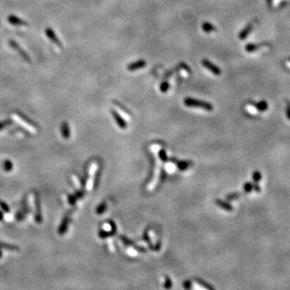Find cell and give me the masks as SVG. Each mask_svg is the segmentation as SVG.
Segmentation results:
<instances>
[{"instance_id": "obj_1", "label": "cell", "mask_w": 290, "mask_h": 290, "mask_svg": "<svg viewBox=\"0 0 290 290\" xmlns=\"http://www.w3.org/2000/svg\"><path fill=\"white\" fill-rule=\"evenodd\" d=\"M185 106L188 107H196V108H201L206 111H213L214 106L209 102L202 101V100L196 99L193 97H186L184 100Z\"/></svg>"}, {"instance_id": "obj_2", "label": "cell", "mask_w": 290, "mask_h": 290, "mask_svg": "<svg viewBox=\"0 0 290 290\" xmlns=\"http://www.w3.org/2000/svg\"><path fill=\"white\" fill-rule=\"evenodd\" d=\"M13 119L31 132L36 133L37 132L36 124H34V122L32 121L30 119H28L24 114L20 112H15L13 115Z\"/></svg>"}, {"instance_id": "obj_3", "label": "cell", "mask_w": 290, "mask_h": 290, "mask_svg": "<svg viewBox=\"0 0 290 290\" xmlns=\"http://www.w3.org/2000/svg\"><path fill=\"white\" fill-rule=\"evenodd\" d=\"M9 45H10V47H11L12 49L15 50V52H17L18 54L20 55L22 58L24 59V61H27V62H28V63L32 62V59H31L30 56H29V55H28V53H27V52H25V51H24L21 47H20V44H19L17 42L15 41V40H10V41H9Z\"/></svg>"}, {"instance_id": "obj_4", "label": "cell", "mask_w": 290, "mask_h": 290, "mask_svg": "<svg viewBox=\"0 0 290 290\" xmlns=\"http://www.w3.org/2000/svg\"><path fill=\"white\" fill-rule=\"evenodd\" d=\"M160 161L158 160V158L156 157V167H155V171H154V176L153 177H152V181L150 182L149 184L147 185V190H152L155 186H156V185L157 184V182H158L159 177H160Z\"/></svg>"}, {"instance_id": "obj_5", "label": "cell", "mask_w": 290, "mask_h": 290, "mask_svg": "<svg viewBox=\"0 0 290 290\" xmlns=\"http://www.w3.org/2000/svg\"><path fill=\"white\" fill-rule=\"evenodd\" d=\"M31 201L32 203V206H34L36 213H35V221L37 223H40L42 222V217L40 214V201L38 198V196L36 194H32L31 196Z\"/></svg>"}, {"instance_id": "obj_6", "label": "cell", "mask_w": 290, "mask_h": 290, "mask_svg": "<svg viewBox=\"0 0 290 290\" xmlns=\"http://www.w3.org/2000/svg\"><path fill=\"white\" fill-rule=\"evenodd\" d=\"M201 65H203V67H205L206 69H208L210 73H212L214 75H216V76L221 75V69H220L219 66H217L216 65H214L213 62L207 60V59H202V60H201Z\"/></svg>"}, {"instance_id": "obj_7", "label": "cell", "mask_w": 290, "mask_h": 290, "mask_svg": "<svg viewBox=\"0 0 290 290\" xmlns=\"http://www.w3.org/2000/svg\"><path fill=\"white\" fill-rule=\"evenodd\" d=\"M45 35L47 36L48 39H49L50 41H52V43L55 44L57 47L59 48H62V43L61 42V40H59V38L57 37V36L56 35L55 32L52 30L51 28H47L45 29Z\"/></svg>"}, {"instance_id": "obj_8", "label": "cell", "mask_w": 290, "mask_h": 290, "mask_svg": "<svg viewBox=\"0 0 290 290\" xmlns=\"http://www.w3.org/2000/svg\"><path fill=\"white\" fill-rule=\"evenodd\" d=\"M111 115H112L113 118H114V119L116 121V124H118L119 128H121V129H126L127 127H128V124L126 123L125 119L122 117L121 115H119V113L115 111V110H111Z\"/></svg>"}, {"instance_id": "obj_9", "label": "cell", "mask_w": 290, "mask_h": 290, "mask_svg": "<svg viewBox=\"0 0 290 290\" xmlns=\"http://www.w3.org/2000/svg\"><path fill=\"white\" fill-rule=\"evenodd\" d=\"M146 65H147L146 61L143 60V59H140V60H138V61H134V62L129 64L128 65V70L131 72L135 71V70H138V69H143Z\"/></svg>"}, {"instance_id": "obj_10", "label": "cell", "mask_w": 290, "mask_h": 290, "mask_svg": "<svg viewBox=\"0 0 290 290\" xmlns=\"http://www.w3.org/2000/svg\"><path fill=\"white\" fill-rule=\"evenodd\" d=\"M7 21L15 26H27V25H28V22L14 15H9L8 18H7Z\"/></svg>"}, {"instance_id": "obj_11", "label": "cell", "mask_w": 290, "mask_h": 290, "mask_svg": "<svg viewBox=\"0 0 290 290\" xmlns=\"http://www.w3.org/2000/svg\"><path fill=\"white\" fill-rule=\"evenodd\" d=\"M253 28H254V24H252V23L249 24L248 25H247V27H245V28L241 31L240 33L238 34V38H239L241 40H245L247 36H248L249 34L251 32V31L253 30Z\"/></svg>"}, {"instance_id": "obj_12", "label": "cell", "mask_w": 290, "mask_h": 290, "mask_svg": "<svg viewBox=\"0 0 290 290\" xmlns=\"http://www.w3.org/2000/svg\"><path fill=\"white\" fill-rule=\"evenodd\" d=\"M264 46H265L264 44H247V45L245 46V50L247 52H254Z\"/></svg>"}, {"instance_id": "obj_13", "label": "cell", "mask_w": 290, "mask_h": 290, "mask_svg": "<svg viewBox=\"0 0 290 290\" xmlns=\"http://www.w3.org/2000/svg\"><path fill=\"white\" fill-rule=\"evenodd\" d=\"M61 135L65 139H68L70 137V130L67 122H63L61 124Z\"/></svg>"}, {"instance_id": "obj_14", "label": "cell", "mask_w": 290, "mask_h": 290, "mask_svg": "<svg viewBox=\"0 0 290 290\" xmlns=\"http://www.w3.org/2000/svg\"><path fill=\"white\" fill-rule=\"evenodd\" d=\"M201 28L206 33L214 32L217 30L216 27L214 26V24H211V23H210V22H204L202 25H201Z\"/></svg>"}, {"instance_id": "obj_15", "label": "cell", "mask_w": 290, "mask_h": 290, "mask_svg": "<svg viewBox=\"0 0 290 290\" xmlns=\"http://www.w3.org/2000/svg\"><path fill=\"white\" fill-rule=\"evenodd\" d=\"M69 218H68V217H65V218H64L62 223H61V226H60V227H59V230H58L59 235H64L65 232H66V231H67V229H68V225H69Z\"/></svg>"}, {"instance_id": "obj_16", "label": "cell", "mask_w": 290, "mask_h": 290, "mask_svg": "<svg viewBox=\"0 0 290 290\" xmlns=\"http://www.w3.org/2000/svg\"><path fill=\"white\" fill-rule=\"evenodd\" d=\"M253 106H255V108H256L257 111H265L269 108V105H268L266 101H260V102H259L254 103Z\"/></svg>"}, {"instance_id": "obj_17", "label": "cell", "mask_w": 290, "mask_h": 290, "mask_svg": "<svg viewBox=\"0 0 290 290\" xmlns=\"http://www.w3.org/2000/svg\"><path fill=\"white\" fill-rule=\"evenodd\" d=\"M215 203L219 206L223 208V210H227V211H231V210H233V207H232L229 203H227V202H226V201H222V200L220 199H216L215 200Z\"/></svg>"}, {"instance_id": "obj_18", "label": "cell", "mask_w": 290, "mask_h": 290, "mask_svg": "<svg viewBox=\"0 0 290 290\" xmlns=\"http://www.w3.org/2000/svg\"><path fill=\"white\" fill-rule=\"evenodd\" d=\"M115 232H116V230H111V231H101L98 233V236H99L100 238H107V237H110V236H112L115 234Z\"/></svg>"}, {"instance_id": "obj_19", "label": "cell", "mask_w": 290, "mask_h": 290, "mask_svg": "<svg viewBox=\"0 0 290 290\" xmlns=\"http://www.w3.org/2000/svg\"><path fill=\"white\" fill-rule=\"evenodd\" d=\"M0 248L1 249H6L10 251H20V248L16 246H13V245L10 244H5V243H0Z\"/></svg>"}, {"instance_id": "obj_20", "label": "cell", "mask_w": 290, "mask_h": 290, "mask_svg": "<svg viewBox=\"0 0 290 290\" xmlns=\"http://www.w3.org/2000/svg\"><path fill=\"white\" fill-rule=\"evenodd\" d=\"M11 124H13V120L11 119H6V120L1 121L0 122V131L3 130L5 128L11 126Z\"/></svg>"}, {"instance_id": "obj_21", "label": "cell", "mask_w": 290, "mask_h": 290, "mask_svg": "<svg viewBox=\"0 0 290 290\" xmlns=\"http://www.w3.org/2000/svg\"><path fill=\"white\" fill-rule=\"evenodd\" d=\"M169 83L168 82H163L160 86V92H162V93H167L169 90Z\"/></svg>"}, {"instance_id": "obj_22", "label": "cell", "mask_w": 290, "mask_h": 290, "mask_svg": "<svg viewBox=\"0 0 290 290\" xmlns=\"http://www.w3.org/2000/svg\"><path fill=\"white\" fill-rule=\"evenodd\" d=\"M177 165V168L180 170H185V169H188L190 163L185 162V161H178Z\"/></svg>"}, {"instance_id": "obj_23", "label": "cell", "mask_w": 290, "mask_h": 290, "mask_svg": "<svg viewBox=\"0 0 290 290\" xmlns=\"http://www.w3.org/2000/svg\"><path fill=\"white\" fill-rule=\"evenodd\" d=\"M106 202H102L101 205H99V206L97 208V210H96V214H103V212L105 210H106Z\"/></svg>"}, {"instance_id": "obj_24", "label": "cell", "mask_w": 290, "mask_h": 290, "mask_svg": "<svg viewBox=\"0 0 290 290\" xmlns=\"http://www.w3.org/2000/svg\"><path fill=\"white\" fill-rule=\"evenodd\" d=\"M13 168V165L10 160H5L4 165H3V169L6 172H10Z\"/></svg>"}, {"instance_id": "obj_25", "label": "cell", "mask_w": 290, "mask_h": 290, "mask_svg": "<svg viewBox=\"0 0 290 290\" xmlns=\"http://www.w3.org/2000/svg\"><path fill=\"white\" fill-rule=\"evenodd\" d=\"M114 103H115V106H117L119 109H121V111H124V112L127 115H130L131 113L130 111H128V109H127L124 106H123L120 102H119L118 101H114Z\"/></svg>"}, {"instance_id": "obj_26", "label": "cell", "mask_w": 290, "mask_h": 290, "mask_svg": "<svg viewBox=\"0 0 290 290\" xmlns=\"http://www.w3.org/2000/svg\"><path fill=\"white\" fill-rule=\"evenodd\" d=\"M196 281H197V283L198 284H200V285L201 286V288H207V289H214V288H213V287H211L210 285L207 284V283H206V282L202 281L201 280L196 279Z\"/></svg>"}, {"instance_id": "obj_27", "label": "cell", "mask_w": 290, "mask_h": 290, "mask_svg": "<svg viewBox=\"0 0 290 290\" xmlns=\"http://www.w3.org/2000/svg\"><path fill=\"white\" fill-rule=\"evenodd\" d=\"M243 189H244L245 192L250 193V192L253 189V185L250 183V182H247V183H245V184L243 185Z\"/></svg>"}, {"instance_id": "obj_28", "label": "cell", "mask_w": 290, "mask_h": 290, "mask_svg": "<svg viewBox=\"0 0 290 290\" xmlns=\"http://www.w3.org/2000/svg\"><path fill=\"white\" fill-rule=\"evenodd\" d=\"M252 177H253L254 181L257 183L261 180V173H260L259 171H255L253 173V176H252Z\"/></svg>"}, {"instance_id": "obj_29", "label": "cell", "mask_w": 290, "mask_h": 290, "mask_svg": "<svg viewBox=\"0 0 290 290\" xmlns=\"http://www.w3.org/2000/svg\"><path fill=\"white\" fill-rule=\"evenodd\" d=\"M158 154H159V157H160V160H163V161H167L168 158H167L166 152H165V150H162V149L160 150Z\"/></svg>"}, {"instance_id": "obj_30", "label": "cell", "mask_w": 290, "mask_h": 290, "mask_svg": "<svg viewBox=\"0 0 290 290\" xmlns=\"http://www.w3.org/2000/svg\"><path fill=\"white\" fill-rule=\"evenodd\" d=\"M119 238H120V239L124 242V243L125 245H133V242H132L131 240H129V238H128L124 235H120L119 236Z\"/></svg>"}, {"instance_id": "obj_31", "label": "cell", "mask_w": 290, "mask_h": 290, "mask_svg": "<svg viewBox=\"0 0 290 290\" xmlns=\"http://www.w3.org/2000/svg\"><path fill=\"white\" fill-rule=\"evenodd\" d=\"M166 169L169 173H173L175 170V165L173 163H168L166 165Z\"/></svg>"}, {"instance_id": "obj_32", "label": "cell", "mask_w": 290, "mask_h": 290, "mask_svg": "<svg viewBox=\"0 0 290 290\" xmlns=\"http://www.w3.org/2000/svg\"><path fill=\"white\" fill-rule=\"evenodd\" d=\"M239 196H240V194H238V193H231V194L227 195V196L226 197H227V200L231 201V200H235V199H236V198L239 197Z\"/></svg>"}, {"instance_id": "obj_33", "label": "cell", "mask_w": 290, "mask_h": 290, "mask_svg": "<svg viewBox=\"0 0 290 290\" xmlns=\"http://www.w3.org/2000/svg\"><path fill=\"white\" fill-rule=\"evenodd\" d=\"M0 207L2 208V210L5 212H9V207L7 204L4 203L3 201H0Z\"/></svg>"}, {"instance_id": "obj_34", "label": "cell", "mask_w": 290, "mask_h": 290, "mask_svg": "<svg viewBox=\"0 0 290 290\" xmlns=\"http://www.w3.org/2000/svg\"><path fill=\"white\" fill-rule=\"evenodd\" d=\"M172 286V282L169 277H165V288H170Z\"/></svg>"}, {"instance_id": "obj_35", "label": "cell", "mask_w": 290, "mask_h": 290, "mask_svg": "<svg viewBox=\"0 0 290 290\" xmlns=\"http://www.w3.org/2000/svg\"><path fill=\"white\" fill-rule=\"evenodd\" d=\"M286 115L287 118L290 120V102H287V106H286Z\"/></svg>"}, {"instance_id": "obj_36", "label": "cell", "mask_w": 290, "mask_h": 290, "mask_svg": "<svg viewBox=\"0 0 290 290\" xmlns=\"http://www.w3.org/2000/svg\"><path fill=\"white\" fill-rule=\"evenodd\" d=\"M73 179H74V183L76 184L77 186L80 187L81 185H80V180H79V178H78L76 175H73Z\"/></svg>"}, {"instance_id": "obj_37", "label": "cell", "mask_w": 290, "mask_h": 290, "mask_svg": "<svg viewBox=\"0 0 290 290\" xmlns=\"http://www.w3.org/2000/svg\"><path fill=\"white\" fill-rule=\"evenodd\" d=\"M76 200H77V197H74V196H73V195H71V196H69V203H70V204L75 203Z\"/></svg>"}, {"instance_id": "obj_38", "label": "cell", "mask_w": 290, "mask_h": 290, "mask_svg": "<svg viewBox=\"0 0 290 290\" xmlns=\"http://www.w3.org/2000/svg\"><path fill=\"white\" fill-rule=\"evenodd\" d=\"M183 286H184L185 288H189L191 286V282L189 280H186V281L184 282Z\"/></svg>"}, {"instance_id": "obj_39", "label": "cell", "mask_w": 290, "mask_h": 290, "mask_svg": "<svg viewBox=\"0 0 290 290\" xmlns=\"http://www.w3.org/2000/svg\"><path fill=\"white\" fill-rule=\"evenodd\" d=\"M128 251V253L130 254L131 256H135V255H136V251H135L133 248H129Z\"/></svg>"}, {"instance_id": "obj_40", "label": "cell", "mask_w": 290, "mask_h": 290, "mask_svg": "<svg viewBox=\"0 0 290 290\" xmlns=\"http://www.w3.org/2000/svg\"><path fill=\"white\" fill-rule=\"evenodd\" d=\"M3 219V215H2V212H0V220H2Z\"/></svg>"}, {"instance_id": "obj_41", "label": "cell", "mask_w": 290, "mask_h": 290, "mask_svg": "<svg viewBox=\"0 0 290 290\" xmlns=\"http://www.w3.org/2000/svg\"><path fill=\"white\" fill-rule=\"evenodd\" d=\"M289 61H290V58H289Z\"/></svg>"}]
</instances>
